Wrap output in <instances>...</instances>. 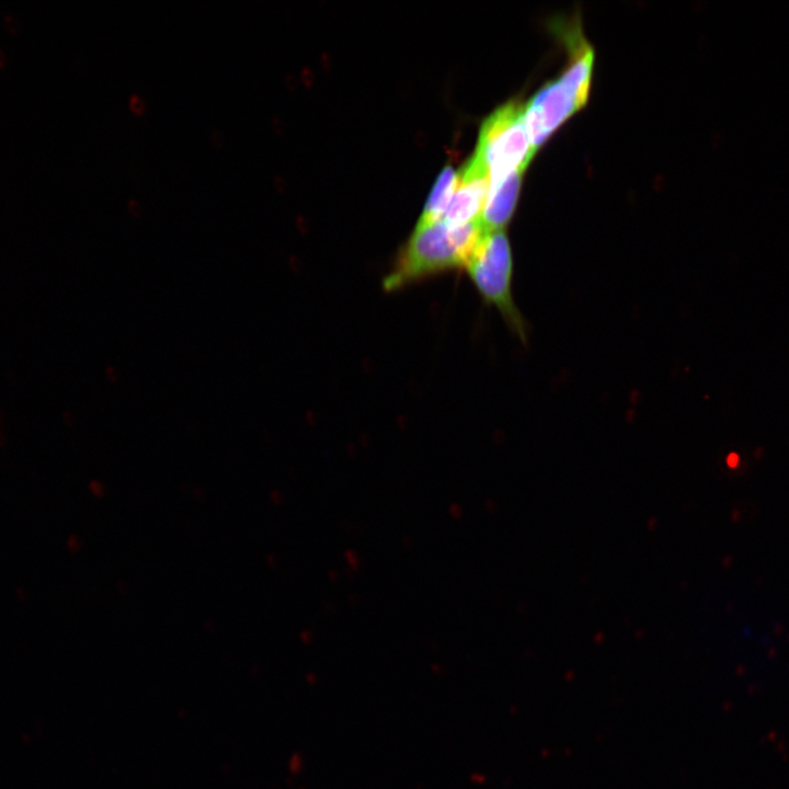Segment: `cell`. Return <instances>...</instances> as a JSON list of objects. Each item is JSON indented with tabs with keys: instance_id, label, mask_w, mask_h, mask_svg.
Wrapping results in <instances>:
<instances>
[{
	"instance_id": "30bf717a",
	"label": "cell",
	"mask_w": 789,
	"mask_h": 789,
	"mask_svg": "<svg viewBox=\"0 0 789 789\" xmlns=\"http://www.w3.org/2000/svg\"><path fill=\"white\" fill-rule=\"evenodd\" d=\"M209 139L213 146L220 148L224 144V134L219 129L213 128L209 132Z\"/></svg>"
},
{
	"instance_id": "7c38bea8",
	"label": "cell",
	"mask_w": 789,
	"mask_h": 789,
	"mask_svg": "<svg viewBox=\"0 0 789 789\" xmlns=\"http://www.w3.org/2000/svg\"><path fill=\"white\" fill-rule=\"evenodd\" d=\"M105 375H106V378H107L111 382H116L117 379H118V371H117V369H116L115 367H113V366H107V367L105 368Z\"/></svg>"
},
{
	"instance_id": "52a82bcc",
	"label": "cell",
	"mask_w": 789,
	"mask_h": 789,
	"mask_svg": "<svg viewBox=\"0 0 789 789\" xmlns=\"http://www.w3.org/2000/svg\"><path fill=\"white\" fill-rule=\"evenodd\" d=\"M459 183V172L446 165L437 178L419 220L428 224L441 220Z\"/></svg>"
},
{
	"instance_id": "9c48e42d",
	"label": "cell",
	"mask_w": 789,
	"mask_h": 789,
	"mask_svg": "<svg viewBox=\"0 0 789 789\" xmlns=\"http://www.w3.org/2000/svg\"><path fill=\"white\" fill-rule=\"evenodd\" d=\"M3 23L5 27L13 34L19 32L20 24L16 18H14L11 14H5L3 18Z\"/></svg>"
},
{
	"instance_id": "ba28073f",
	"label": "cell",
	"mask_w": 789,
	"mask_h": 789,
	"mask_svg": "<svg viewBox=\"0 0 789 789\" xmlns=\"http://www.w3.org/2000/svg\"><path fill=\"white\" fill-rule=\"evenodd\" d=\"M129 107L135 114H142L146 110L144 100L136 93L132 94L128 100Z\"/></svg>"
},
{
	"instance_id": "6da1fadb",
	"label": "cell",
	"mask_w": 789,
	"mask_h": 789,
	"mask_svg": "<svg viewBox=\"0 0 789 789\" xmlns=\"http://www.w3.org/2000/svg\"><path fill=\"white\" fill-rule=\"evenodd\" d=\"M485 232L480 220L457 227L442 220L418 222L384 278V289L397 290L451 270L466 268Z\"/></svg>"
},
{
	"instance_id": "4fadbf2b",
	"label": "cell",
	"mask_w": 789,
	"mask_h": 789,
	"mask_svg": "<svg viewBox=\"0 0 789 789\" xmlns=\"http://www.w3.org/2000/svg\"><path fill=\"white\" fill-rule=\"evenodd\" d=\"M4 443H5V435H4V431H3V415H2V412L0 411V446H3Z\"/></svg>"
},
{
	"instance_id": "277c9868",
	"label": "cell",
	"mask_w": 789,
	"mask_h": 789,
	"mask_svg": "<svg viewBox=\"0 0 789 789\" xmlns=\"http://www.w3.org/2000/svg\"><path fill=\"white\" fill-rule=\"evenodd\" d=\"M592 75L570 64L554 81L541 88L525 104V123L536 150L587 101Z\"/></svg>"
},
{
	"instance_id": "8992f818",
	"label": "cell",
	"mask_w": 789,
	"mask_h": 789,
	"mask_svg": "<svg viewBox=\"0 0 789 789\" xmlns=\"http://www.w3.org/2000/svg\"><path fill=\"white\" fill-rule=\"evenodd\" d=\"M523 173L514 171L490 184L480 216V222L487 231L505 228L516 206Z\"/></svg>"
},
{
	"instance_id": "8fae6325",
	"label": "cell",
	"mask_w": 789,
	"mask_h": 789,
	"mask_svg": "<svg viewBox=\"0 0 789 789\" xmlns=\"http://www.w3.org/2000/svg\"><path fill=\"white\" fill-rule=\"evenodd\" d=\"M127 209L132 215H134L136 217L140 216V214H141V205L135 198H129L127 201Z\"/></svg>"
},
{
	"instance_id": "5bb4252c",
	"label": "cell",
	"mask_w": 789,
	"mask_h": 789,
	"mask_svg": "<svg viewBox=\"0 0 789 789\" xmlns=\"http://www.w3.org/2000/svg\"><path fill=\"white\" fill-rule=\"evenodd\" d=\"M5 64H7V55L2 50V48H0V67H3Z\"/></svg>"
},
{
	"instance_id": "7a4b0ae2",
	"label": "cell",
	"mask_w": 789,
	"mask_h": 789,
	"mask_svg": "<svg viewBox=\"0 0 789 789\" xmlns=\"http://www.w3.org/2000/svg\"><path fill=\"white\" fill-rule=\"evenodd\" d=\"M535 151L525 123V105L510 102L483 122L473 158L493 184L514 171L524 172Z\"/></svg>"
},
{
	"instance_id": "3957f363",
	"label": "cell",
	"mask_w": 789,
	"mask_h": 789,
	"mask_svg": "<svg viewBox=\"0 0 789 789\" xmlns=\"http://www.w3.org/2000/svg\"><path fill=\"white\" fill-rule=\"evenodd\" d=\"M466 271L483 300L495 307L525 342L526 324L512 296L513 255L504 229L485 232Z\"/></svg>"
},
{
	"instance_id": "5b68a950",
	"label": "cell",
	"mask_w": 789,
	"mask_h": 789,
	"mask_svg": "<svg viewBox=\"0 0 789 789\" xmlns=\"http://www.w3.org/2000/svg\"><path fill=\"white\" fill-rule=\"evenodd\" d=\"M489 186L488 172L471 157L459 170L458 186L441 220L451 227L480 220Z\"/></svg>"
}]
</instances>
